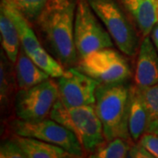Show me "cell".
Masks as SVG:
<instances>
[{
    "instance_id": "obj_17",
    "label": "cell",
    "mask_w": 158,
    "mask_h": 158,
    "mask_svg": "<svg viewBox=\"0 0 158 158\" xmlns=\"http://www.w3.org/2000/svg\"><path fill=\"white\" fill-rule=\"evenodd\" d=\"M1 49L0 62V100L2 107L6 106L10 101L15 85H17L15 70L12 69V62L8 59L6 53Z\"/></svg>"
},
{
    "instance_id": "obj_14",
    "label": "cell",
    "mask_w": 158,
    "mask_h": 158,
    "mask_svg": "<svg viewBox=\"0 0 158 158\" xmlns=\"http://www.w3.org/2000/svg\"><path fill=\"white\" fill-rule=\"evenodd\" d=\"M14 64L17 86L19 90L29 89L44 82L50 77L27 56L22 47H20L17 61Z\"/></svg>"
},
{
    "instance_id": "obj_16",
    "label": "cell",
    "mask_w": 158,
    "mask_h": 158,
    "mask_svg": "<svg viewBox=\"0 0 158 158\" xmlns=\"http://www.w3.org/2000/svg\"><path fill=\"white\" fill-rule=\"evenodd\" d=\"M0 34L2 49L13 64L16 62L21 42L17 27L11 17L0 6Z\"/></svg>"
},
{
    "instance_id": "obj_5",
    "label": "cell",
    "mask_w": 158,
    "mask_h": 158,
    "mask_svg": "<svg viewBox=\"0 0 158 158\" xmlns=\"http://www.w3.org/2000/svg\"><path fill=\"white\" fill-rule=\"evenodd\" d=\"M90 7L88 0H77L74 40L79 59L93 51L113 48V40Z\"/></svg>"
},
{
    "instance_id": "obj_13",
    "label": "cell",
    "mask_w": 158,
    "mask_h": 158,
    "mask_svg": "<svg viewBox=\"0 0 158 158\" xmlns=\"http://www.w3.org/2000/svg\"><path fill=\"white\" fill-rule=\"evenodd\" d=\"M149 123L148 112L141 95L140 87L137 85L129 86L128 102V131L131 139L139 141L141 135L146 133Z\"/></svg>"
},
{
    "instance_id": "obj_20",
    "label": "cell",
    "mask_w": 158,
    "mask_h": 158,
    "mask_svg": "<svg viewBox=\"0 0 158 158\" xmlns=\"http://www.w3.org/2000/svg\"><path fill=\"white\" fill-rule=\"evenodd\" d=\"M140 90L148 112L150 122L158 118V83L148 87H140Z\"/></svg>"
},
{
    "instance_id": "obj_23",
    "label": "cell",
    "mask_w": 158,
    "mask_h": 158,
    "mask_svg": "<svg viewBox=\"0 0 158 158\" xmlns=\"http://www.w3.org/2000/svg\"><path fill=\"white\" fill-rule=\"evenodd\" d=\"M127 157L131 158H154L152 155L148 151V149L144 146H142L140 142L132 144L130 148Z\"/></svg>"
},
{
    "instance_id": "obj_12",
    "label": "cell",
    "mask_w": 158,
    "mask_h": 158,
    "mask_svg": "<svg viewBox=\"0 0 158 158\" xmlns=\"http://www.w3.org/2000/svg\"><path fill=\"white\" fill-rule=\"evenodd\" d=\"M143 37L157 23V0H118Z\"/></svg>"
},
{
    "instance_id": "obj_2",
    "label": "cell",
    "mask_w": 158,
    "mask_h": 158,
    "mask_svg": "<svg viewBox=\"0 0 158 158\" xmlns=\"http://www.w3.org/2000/svg\"><path fill=\"white\" fill-rule=\"evenodd\" d=\"M129 86L119 83L99 85L97 88L94 108L106 141L118 137L131 139L128 131Z\"/></svg>"
},
{
    "instance_id": "obj_3",
    "label": "cell",
    "mask_w": 158,
    "mask_h": 158,
    "mask_svg": "<svg viewBox=\"0 0 158 158\" xmlns=\"http://www.w3.org/2000/svg\"><path fill=\"white\" fill-rule=\"evenodd\" d=\"M49 117L72 131L87 154L91 155L106 141L101 121L92 106L66 107L58 99Z\"/></svg>"
},
{
    "instance_id": "obj_22",
    "label": "cell",
    "mask_w": 158,
    "mask_h": 158,
    "mask_svg": "<svg viewBox=\"0 0 158 158\" xmlns=\"http://www.w3.org/2000/svg\"><path fill=\"white\" fill-rule=\"evenodd\" d=\"M139 142L146 148L154 157L158 158V135L146 132L139 139Z\"/></svg>"
},
{
    "instance_id": "obj_10",
    "label": "cell",
    "mask_w": 158,
    "mask_h": 158,
    "mask_svg": "<svg viewBox=\"0 0 158 158\" xmlns=\"http://www.w3.org/2000/svg\"><path fill=\"white\" fill-rule=\"evenodd\" d=\"M99 83L77 68H69L57 81L59 99L66 107L92 106L96 103V90Z\"/></svg>"
},
{
    "instance_id": "obj_21",
    "label": "cell",
    "mask_w": 158,
    "mask_h": 158,
    "mask_svg": "<svg viewBox=\"0 0 158 158\" xmlns=\"http://www.w3.org/2000/svg\"><path fill=\"white\" fill-rule=\"evenodd\" d=\"M1 158H27L23 150L12 139L6 140L0 147Z\"/></svg>"
},
{
    "instance_id": "obj_1",
    "label": "cell",
    "mask_w": 158,
    "mask_h": 158,
    "mask_svg": "<svg viewBox=\"0 0 158 158\" xmlns=\"http://www.w3.org/2000/svg\"><path fill=\"white\" fill-rule=\"evenodd\" d=\"M77 0H48L37 19L56 59L65 67L78 62L74 27Z\"/></svg>"
},
{
    "instance_id": "obj_7",
    "label": "cell",
    "mask_w": 158,
    "mask_h": 158,
    "mask_svg": "<svg viewBox=\"0 0 158 158\" xmlns=\"http://www.w3.org/2000/svg\"><path fill=\"white\" fill-rule=\"evenodd\" d=\"M14 135L33 137L62 148L73 155L74 157H83L85 150L72 131L52 118L27 121L15 119L11 123Z\"/></svg>"
},
{
    "instance_id": "obj_19",
    "label": "cell",
    "mask_w": 158,
    "mask_h": 158,
    "mask_svg": "<svg viewBox=\"0 0 158 158\" xmlns=\"http://www.w3.org/2000/svg\"><path fill=\"white\" fill-rule=\"evenodd\" d=\"M15 6L30 22L37 20L48 0H7Z\"/></svg>"
},
{
    "instance_id": "obj_25",
    "label": "cell",
    "mask_w": 158,
    "mask_h": 158,
    "mask_svg": "<svg viewBox=\"0 0 158 158\" xmlns=\"http://www.w3.org/2000/svg\"><path fill=\"white\" fill-rule=\"evenodd\" d=\"M151 39H152L153 42H154L158 52V23L156 24V26L154 27L152 32H151Z\"/></svg>"
},
{
    "instance_id": "obj_24",
    "label": "cell",
    "mask_w": 158,
    "mask_h": 158,
    "mask_svg": "<svg viewBox=\"0 0 158 158\" xmlns=\"http://www.w3.org/2000/svg\"><path fill=\"white\" fill-rule=\"evenodd\" d=\"M148 133H152V134H156L158 135V118L154 119L152 121H150L148 126L147 131Z\"/></svg>"
},
{
    "instance_id": "obj_9",
    "label": "cell",
    "mask_w": 158,
    "mask_h": 158,
    "mask_svg": "<svg viewBox=\"0 0 158 158\" xmlns=\"http://www.w3.org/2000/svg\"><path fill=\"white\" fill-rule=\"evenodd\" d=\"M58 99L57 84L48 78L29 89L19 90L15 98V113L18 118L27 121L43 119Z\"/></svg>"
},
{
    "instance_id": "obj_8",
    "label": "cell",
    "mask_w": 158,
    "mask_h": 158,
    "mask_svg": "<svg viewBox=\"0 0 158 158\" xmlns=\"http://www.w3.org/2000/svg\"><path fill=\"white\" fill-rule=\"evenodd\" d=\"M0 6L6 10L15 23L23 49L40 68L51 77L59 78L67 73L62 63L50 56L40 44L28 19L7 0H1Z\"/></svg>"
},
{
    "instance_id": "obj_18",
    "label": "cell",
    "mask_w": 158,
    "mask_h": 158,
    "mask_svg": "<svg viewBox=\"0 0 158 158\" xmlns=\"http://www.w3.org/2000/svg\"><path fill=\"white\" fill-rule=\"evenodd\" d=\"M130 140L124 138H115L106 141L90 156L91 158H124L127 157L132 144Z\"/></svg>"
},
{
    "instance_id": "obj_11",
    "label": "cell",
    "mask_w": 158,
    "mask_h": 158,
    "mask_svg": "<svg viewBox=\"0 0 158 158\" xmlns=\"http://www.w3.org/2000/svg\"><path fill=\"white\" fill-rule=\"evenodd\" d=\"M135 81L139 87L158 83V52L149 36L144 37L139 48Z\"/></svg>"
},
{
    "instance_id": "obj_4",
    "label": "cell",
    "mask_w": 158,
    "mask_h": 158,
    "mask_svg": "<svg viewBox=\"0 0 158 158\" xmlns=\"http://www.w3.org/2000/svg\"><path fill=\"white\" fill-rule=\"evenodd\" d=\"M117 48L128 56H135L139 37L133 22L118 0H88Z\"/></svg>"
},
{
    "instance_id": "obj_26",
    "label": "cell",
    "mask_w": 158,
    "mask_h": 158,
    "mask_svg": "<svg viewBox=\"0 0 158 158\" xmlns=\"http://www.w3.org/2000/svg\"><path fill=\"white\" fill-rule=\"evenodd\" d=\"M157 23H158V0H157Z\"/></svg>"
},
{
    "instance_id": "obj_6",
    "label": "cell",
    "mask_w": 158,
    "mask_h": 158,
    "mask_svg": "<svg viewBox=\"0 0 158 158\" xmlns=\"http://www.w3.org/2000/svg\"><path fill=\"white\" fill-rule=\"evenodd\" d=\"M77 69L99 85L125 83L131 76L127 60L113 48L93 51L79 59Z\"/></svg>"
},
{
    "instance_id": "obj_15",
    "label": "cell",
    "mask_w": 158,
    "mask_h": 158,
    "mask_svg": "<svg viewBox=\"0 0 158 158\" xmlns=\"http://www.w3.org/2000/svg\"><path fill=\"white\" fill-rule=\"evenodd\" d=\"M23 150L27 158H73L62 148L33 137L15 135L11 138Z\"/></svg>"
}]
</instances>
